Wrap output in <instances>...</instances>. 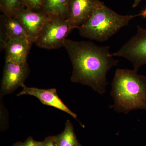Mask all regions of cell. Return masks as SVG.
Listing matches in <instances>:
<instances>
[{
	"mask_svg": "<svg viewBox=\"0 0 146 146\" xmlns=\"http://www.w3.org/2000/svg\"><path fill=\"white\" fill-rule=\"evenodd\" d=\"M63 46L72 64L71 81L90 86L101 95L104 94L108 84L107 73L119 62L111 56L109 46H101L89 41L66 39Z\"/></svg>",
	"mask_w": 146,
	"mask_h": 146,
	"instance_id": "cell-1",
	"label": "cell"
},
{
	"mask_svg": "<svg viewBox=\"0 0 146 146\" xmlns=\"http://www.w3.org/2000/svg\"><path fill=\"white\" fill-rule=\"evenodd\" d=\"M119 113L127 114L137 109L146 110V77L135 70L117 69L112 83L110 93Z\"/></svg>",
	"mask_w": 146,
	"mask_h": 146,
	"instance_id": "cell-2",
	"label": "cell"
},
{
	"mask_svg": "<svg viewBox=\"0 0 146 146\" xmlns=\"http://www.w3.org/2000/svg\"><path fill=\"white\" fill-rule=\"evenodd\" d=\"M137 16L120 15L100 1L90 18L77 29L82 37L104 42Z\"/></svg>",
	"mask_w": 146,
	"mask_h": 146,
	"instance_id": "cell-3",
	"label": "cell"
},
{
	"mask_svg": "<svg viewBox=\"0 0 146 146\" xmlns=\"http://www.w3.org/2000/svg\"><path fill=\"white\" fill-rule=\"evenodd\" d=\"M75 27L66 18L50 16L36 38L35 43L40 48L54 49L63 46L68 35Z\"/></svg>",
	"mask_w": 146,
	"mask_h": 146,
	"instance_id": "cell-4",
	"label": "cell"
},
{
	"mask_svg": "<svg viewBox=\"0 0 146 146\" xmlns=\"http://www.w3.org/2000/svg\"><path fill=\"white\" fill-rule=\"evenodd\" d=\"M111 56L126 58L132 63L134 70L137 72L142 65L146 64V29L137 26V32L119 50Z\"/></svg>",
	"mask_w": 146,
	"mask_h": 146,
	"instance_id": "cell-5",
	"label": "cell"
},
{
	"mask_svg": "<svg viewBox=\"0 0 146 146\" xmlns=\"http://www.w3.org/2000/svg\"><path fill=\"white\" fill-rule=\"evenodd\" d=\"M29 68L27 62L16 64L5 62L1 84V94H11L18 87L23 86L28 76Z\"/></svg>",
	"mask_w": 146,
	"mask_h": 146,
	"instance_id": "cell-6",
	"label": "cell"
},
{
	"mask_svg": "<svg viewBox=\"0 0 146 146\" xmlns=\"http://www.w3.org/2000/svg\"><path fill=\"white\" fill-rule=\"evenodd\" d=\"M13 16L23 27L29 39L35 43L50 16L42 11H35L25 8L17 11Z\"/></svg>",
	"mask_w": 146,
	"mask_h": 146,
	"instance_id": "cell-7",
	"label": "cell"
},
{
	"mask_svg": "<svg viewBox=\"0 0 146 146\" xmlns=\"http://www.w3.org/2000/svg\"><path fill=\"white\" fill-rule=\"evenodd\" d=\"M23 90L17 94V96L28 95L36 97L43 104L52 106L66 112L74 119L77 115L71 111L60 100L56 89H40L35 87H27L25 84L22 86Z\"/></svg>",
	"mask_w": 146,
	"mask_h": 146,
	"instance_id": "cell-8",
	"label": "cell"
},
{
	"mask_svg": "<svg viewBox=\"0 0 146 146\" xmlns=\"http://www.w3.org/2000/svg\"><path fill=\"white\" fill-rule=\"evenodd\" d=\"M99 0H70L67 19L77 29L91 16Z\"/></svg>",
	"mask_w": 146,
	"mask_h": 146,
	"instance_id": "cell-9",
	"label": "cell"
},
{
	"mask_svg": "<svg viewBox=\"0 0 146 146\" xmlns=\"http://www.w3.org/2000/svg\"><path fill=\"white\" fill-rule=\"evenodd\" d=\"M33 42L27 37L9 39L1 49L5 51V62L16 64L27 62V57Z\"/></svg>",
	"mask_w": 146,
	"mask_h": 146,
	"instance_id": "cell-10",
	"label": "cell"
},
{
	"mask_svg": "<svg viewBox=\"0 0 146 146\" xmlns=\"http://www.w3.org/2000/svg\"><path fill=\"white\" fill-rule=\"evenodd\" d=\"M0 36L1 47L9 39L20 37L28 38L23 27L16 17L3 13L1 16Z\"/></svg>",
	"mask_w": 146,
	"mask_h": 146,
	"instance_id": "cell-11",
	"label": "cell"
},
{
	"mask_svg": "<svg viewBox=\"0 0 146 146\" xmlns=\"http://www.w3.org/2000/svg\"><path fill=\"white\" fill-rule=\"evenodd\" d=\"M70 0H44L42 12L50 16L67 19Z\"/></svg>",
	"mask_w": 146,
	"mask_h": 146,
	"instance_id": "cell-12",
	"label": "cell"
},
{
	"mask_svg": "<svg viewBox=\"0 0 146 146\" xmlns=\"http://www.w3.org/2000/svg\"><path fill=\"white\" fill-rule=\"evenodd\" d=\"M54 137L57 146H82L77 138L72 124L69 120L66 121L63 132Z\"/></svg>",
	"mask_w": 146,
	"mask_h": 146,
	"instance_id": "cell-13",
	"label": "cell"
},
{
	"mask_svg": "<svg viewBox=\"0 0 146 146\" xmlns=\"http://www.w3.org/2000/svg\"><path fill=\"white\" fill-rule=\"evenodd\" d=\"M25 8L24 0H0V9L3 14L13 16L17 11Z\"/></svg>",
	"mask_w": 146,
	"mask_h": 146,
	"instance_id": "cell-14",
	"label": "cell"
},
{
	"mask_svg": "<svg viewBox=\"0 0 146 146\" xmlns=\"http://www.w3.org/2000/svg\"><path fill=\"white\" fill-rule=\"evenodd\" d=\"M26 8L35 11H42L44 0H24Z\"/></svg>",
	"mask_w": 146,
	"mask_h": 146,
	"instance_id": "cell-15",
	"label": "cell"
},
{
	"mask_svg": "<svg viewBox=\"0 0 146 146\" xmlns=\"http://www.w3.org/2000/svg\"><path fill=\"white\" fill-rule=\"evenodd\" d=\"M42 146H57L54 136H50L41 141Z\"/></svg>",
	"mask_w": 146,
	"mask_h": 146,
	"instance_id": "cell-16",
	"label": "cell"
},
{
	"mask_svg": "<svg viewBox=\"0 0 146 146\" xmlns=\"http://www.w3.org/2000/svg\"><path fill=\"white\" fill-rule=\"evenodd\" d=\"M22 146H42V144L41 142L35 141L31 136H30L25 142L22 143Z\"/></svg>",
	"mask_w": 146,
	"mask_h": 146,
	"instance_id": "cell-17",
	"label": "cell"
},
{
	"mask_svg": "<svg viewBox=\"0 0 146 146\" xmlns=\"http://www.w3.org/2000/svg\"><path fill=\"white\" fill-rule=\"evenodd\" d=\"M143 0H134L133 6H132L133 7H136Z\"/></svg>",
	"mask_w": 146,
	"mask_h": 146,
	"instance_id": "cell-18",
	"label": "cell"
},
{
	"mask_svg": "<svg viewBox=\"0 0 146 146\" xmlns=\"http://www.w3.org/2000/svg\"><path fill=\"white\" fill-rule=\"evenodd\" d=\"M138 16H142L144 18H146V9H145L143 11H142V12L140 14L138 15Z\"/></svg>",
	"mask_w": 146,
	"mask_h": 146,
	"instance_id": "cell-19",
	"label": "cell"
},
{
	"mask_svg": "<svg viewBox=\"0 0 146 146\" xmlns=\"http://www.w3.org/2000/svg\"><path fill=\"white\" fill-rule=\"evenodd\" d=\"M20 142H18V143H16L14 144L13 146H19L20 145Z\"/></svg>",
	"mask_w": 146,
	"mask_h": 146,
	"instance_id": "cell-20",
	"label": "cell"
},
{
	"mask_svg": "<svg viewBox=\"0 0 146 146\" xmlns=\"http://www.w3.org/2000/svg\"><path fill=\"white\" fill-rule=\"evenodd\" d=\"M19 146H22V143L20 142V145Z\"/></svg>",
	"mask_w": 146,
	"mask_h": 146,
	"instance_id": "cell-21",
	"label": "cell"
}]
</instances>
